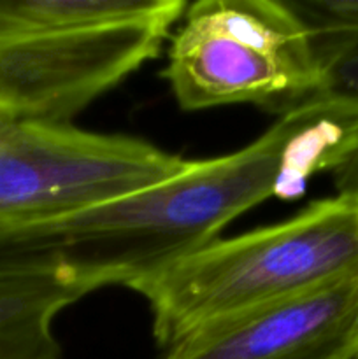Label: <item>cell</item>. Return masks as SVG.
<instances>
[{
    "mask_svg": "<svg viewBox=\"0 0 358 359\" xmlns=\"http://www.w3.org/2000/svg\"><path fill=\"white\" fill-rule=\"evenodd\" d=\"M186 161L146 140L72 123H2L0 233L139 191Z\"/></svg>",
    "mask_w": 358,
    "mask_h": 359,
    "instance_id": "obj_4",
    "label": "cell"
},
{
    "mask_svg": "<svg viewBox=\"0 0 358 359\" xmlns=\"http://www.w3.org/2000/svg\"><path fill=\"white\" fill-rule=\"evenodd\" d=\"M354 359H358V358H354Z\"/></svg>",
    "mask_w": 358,
    "mask_h": 359,
    "instance_id": "obj_13",
    "label": "cell"
},
{
    "mask_svg": "<svg viewBox=\"0 0 358 359\" xmlns=\"http://www.w3.org/2000/svg\"><path fill=\"white\" fill-rule=\"evenodd\" d=\"M183 16L84 28L0 46V114L11 121L70 123L160 53Z\"/></svg>",
    "mask_w": 358,
    "mask_h": 359,
    "instance_id": "obj_5",
    "label": "cell"
},
{
    "mask_svg": "<svg viewBox=\"0 0 358 359\" xmlns=\"http://www.w3.org/2000/svg\"><path fill=\"white\" fill-rule=\"evenodd\" d=\"M336 195L351 200L358 207V146L332 170Z\"/></svg>",
    "mask_w": 358,
    "mask_h": 359,
    "instance_id": "obj_10",
    "label": "cell"
},
{
    "mask_svg": "<svg viewBox=\"0 0 358 359\" xmlns=\"http://www.w3.org/2000/svg\"><path fill=\"white\" fill-rule=\"evenodd\" d=\"M0 119H6V118H4V116H2V114H0ZM7 121H11V119H7Z\"/></svg>",
    "mask_w": 358,
    "mask_h": 359,
    "instance_id": "obj_12",
    "label": "cell"
},
{
    "mask_svg": "<svg viewBox=\"0 0 358 359\" xmlns=\"http://www.w3.org/2000/svg\"><path fill=\"white\" fill-rule=\"evenodd\" d=\"M358 276V207L336 195L293 217L216 238L130 290L165 351L218 321Z\"/></svg>",
    "mask_w": 358,
    "mask_h": 359,
    "instance_id": "obj_2",
    "label": "cell"
},
{
    "mask_svg": "<svg viewBox=\"0 0 358 359\" xmlns=\"http://www.w3.org/2000/svg\"><path fill=\"white\" fill-rule=\"evenodd\" d=\"M2 123H7V119H0V125H2Z\"/></svg>",
    "mask_w": 358,
    "mask_h": 359,
    "instance_id": "obj_11",
    "label": "cell"
},
{
    "mask_svg": "<svg viewBox=\"0 0 358 359\" xmlns=\"http://www.w3.org/2000/svg\"><path fill=\"white\" fill-rule=\"evenodd\" d=\"M358 358V276L232 316L183 339L164 359Z\"/></svg>",
    "mask_w": 358,
    "mask_h": 359,
    "instance_id": "obj_6",
    "label": "cell"
},
{
    "mask_svg": "<svg viewBox=\"0 0 358 359\" xmlns=\"http://www.w3.org/2000/svg\"><path fill=\"white\" fill-rule=\"evenodd\" d=\"M83 297L48 273L0 272V359H62L53 325Z\"/></svg>",
    "mask_w": 358,
    "mask_h": 359,
    "instance_id": "obj_7",
    "label": "cell"
},
{
    "mask_svg": "<svg viewBox=\"0 0 358 359\" xmlns=\"http://www.w3.org/2000/svg\"><path fill=\"white\" fill-rule=\"evenodd\" d=\"M309 32L318 98L358 105V0H288Z\"/></svg>",
    "mask_w": 358,
    "mask_h": 359,
    "instance_id": "obj_9",
    "label": "cell"
},
{
    "mask_svg": "<svg viewBox=\"0 0 358 359\" xmlns=\"http://www.w3.org/2000/svg\"><path fill=\"white\" fill-rule=\"evenodd\" d=\"M185 0H0V46L84 28L183 16Z\"/></svg>",
    "mask_w": 358,
    "mask_h": 359,
    "instance_id": "obj_8",
    "label": "cell"
},
{
    "mask_svg": "<svg viewBox=\"0 0 358 359\" xmlns=\"http://www.w3.org/2000/svg\"><path fill=\"white\" fill-rule=\"evenodd\" d=\"M358 146V111L312 100L242 149L186 161L178 174L100 205L0 233V272L48 273L86 297L132 287L216 241L241 214L304 195Z\"/></svg>",
    "mask_w": 358,
    "mask_h": 359,
    "instance_id": "obj_1",
    "label": "cell"
},
{
    "mask_svg": "<svg viewBox=\"0 0 358 359\" xmlns=\"http://www.w3.org/2000/svg\"><path fill=\"white\" fill-rule=\"evenodd\" d=\"M165 79L185 111L253 104L283 116L319 95L311 37L288 0L186 6Z\"/></svg>",
    "mask_w": 358,
    "mask_h": 359,
    "instance_id": "obj_3",
    "label": "cell"
}]
</instances>
